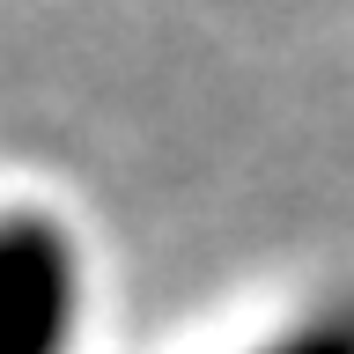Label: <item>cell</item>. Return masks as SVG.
Segmentation results:
<instances>
[{
    "instance_id": "cell-2",
    "label": "cell",
    "mask_w": 354,
    "mask_h": 354,
    "mask_svg": "<svg viewBox=\"0 0 354 354\" xmlns=\"http://www.w3.org/2000/svg\"><path fill=\"white\" fill-rule=\"evenodd\" d=\"M266 354H354V310H325V317H310L303 332L273 339Z\"/></svg>"
},
{
    "instance_id": "cell-1",
    "label": "cell",
    "mask_w": 354,
    "mask_h": 354,
    "mask_svg": "<svg viewBox=\"0 0 354 354\" xmlns=\"http://www.w3.org/2000/svg\"><path fill=\"white\" fill-rule=\"evenodd\" d=\"M82 266L52 214H0V354H66Z\"/></svg>"
}]
</instances>
